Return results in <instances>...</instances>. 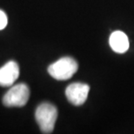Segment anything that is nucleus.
<instances>
[{"mask_svg":"<svg viewBox=\"0 0 134 134\" xmlns=\"http://www.w3.org/2000/svg\"><path fill=\"white\" fill-rule=\"evenodd\" d=\"M89 85L84 83H73L65 90L66 98L70 103L74 105H81L87 99L89 93Z\"/></svg>","mask_w":134,"mask_h":134,"instance_id":"nucleus-4","label":"nucleus"},{"mask_svg":"<svg viewBox=\"0 0 134 134\" xmlns=\"http://www.w3.org/2000/svg\"><path fill=\"white\" fill-rule=\"evenodd\" d=\"M79 65L72 58L65 57L57 60L48 67V72L57 80H67L77 71Z\"/></svg>","mask_w":134,"mask_h":134,"instance_id":"nucleus-2","label":"nucleus"},{"mask_svg":"<svg viewBox=\"0 0 134 134\" xmlns=\"http://www.w3.org/2000/svg\"><path fill=\"white\" fill-rule=\"evenodd\" d=\"M111 48L117 53H125L129 49L128 37L123 31H117L112 32L109 39Z\"/></svg>","mask_w":134,"mask_h":134,"instance_id":"nucleus-6","label":"nucleus"},{"mask_svg":"<svg viewBox=\"0 0 134 134\" xmlns=\"http://www.w3.org/2000/svg\"><path fill=\"white\" fill-rule=\"evenodd\" d=\"M7 24H8V18L6 14L3 10H0V30L4 29L5 26L7 25Z\"/></svg>","mask_w":134,"mask_h":134,"instance_id":"nucleus-7","label":"nucleus"},{"mask_svg":"<svg viewBox=\"0 0 134 134\" xmlns=\"http://www.w3.org/2000/svg\"><path fill=\"white\" fill-rule=\"evenodd\" d=\"M19 76V67L15 61H10L0 68V85L12 86Z\"/></svg>","mask_w":134,"mask_h":134,"instance_id":"nucleus-5","label":"nucleus"},{"mask_svg":"<svg viewBox=\"0 0 134 134\" xmlns=\"http://www.w3.org/2000/svg\"><path fill=\"white\" fill-rule=\"evenodd\" d=\"M36 120L43 133H52L58 118L57 108L50 103H42L35 112Z\"/></svg>","mask_w":134,"mask_h":134,"instance_id":"nucleus-1","label":"nucleus"},{"mask_svg":"<svg viewBox=\"0 0 134 134\" xmlns=\"http://www.w3.org/2000/svg\"><path fill=\"white\" fill-rule=\"evenodd\" d=\"M30 97V89L24 83L12 86L3 98V103L7 107H22L25 105Z\"/></svg>","mask_w":134,"mask_h":134,"instance_id":"nucleus-3","label":"nucleus"}]
</instances>
